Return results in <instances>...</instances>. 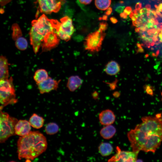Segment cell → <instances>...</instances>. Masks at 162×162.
I'll list each match as a JSON object with an SVG mask.
<instances>
[{
	"label": "cell",
	"instance_id": "ac0fdd59",
	"mask_svg": "<svg viewBox=\"0 0 162 162\" xmlns=\"http://www.w3.org/2000/svg\"><path fill=\"white\" fill-rule=\"evenodd\" d=\"M29 122L32 127L38 129L42 127L44 120L42 117L39 116L36 114L34 113L30 117Z\"/></svg>",
	"mask_w": 162,
	"mask_h": 162
},
{
	"label": "cell",
	"instance_id": "836d02e7",
	"mask_svg": "<svg viewBox=\"0 0 162 162\" xmlns=\"http://www.w3.org/2000/svg\"><path fill=\"white\" fill-rule=\"evenodd\" d=\"M160 36L161 39H162V33L161 34H160Z\"/></svg>",
	"mask_w": 162,
	"mask_h": 162
},
{
	"label": "cell",
	"instance_id": "ffe728a7",
	"mask_svg": "<svg viewBox=\"0 0 162 162\" xmlns=\"http://www.w3.org/2000/svg\"><path fill=\"white\" fill-rule=\"evenodd\" d=\"M49 77L48 73L45 70L40 69L36 71L33 78L36 83H38L46 80Z\"/></svg>",
	"mask_w": 162,
	"mask_h": 162
},
{
	"label": "cell",
	"instance_id": "603a6c76",
	"mask_svg": "<svg viewBox=\"0 0 162 162\" xmlns=\"http://www.w3.org/2000/svg\"><path fill=\"white\" fill-rule=\"evenodd\" d=\"M15 45L18 49L24 50L27 48L28 44L26 39L21 36L15 40Z\"/></svg>",
	"mask_w": 162,
	"mask_h": 162
},
{
	"label": "cell",
	"instance_id": "30bf717a",
	"mask_svg": "<svg viewBox=\"0 0 162 162\" xmlns=\"http://www.w3.org/2000/svg\"><path fill=\"white\" fill-rule=\"evenodd\" d=\"M60 38L56 31L50 33L44 40L41 46L42 52H47L55 48L59 44Z\"/></svg>",
	"mask_w": 162,
	"mask_h": 162
},
{
	"label": "cell",
	"instance_id": "4dcf8cb0",
	"mask_svg": "<svg viewBox=\"0 0 162 162\" xmlns=\"http://www.w3.org/2000/svg\"><path fill=\"white\" fill-rule=\"evenodd\" d=\"M120 16L121 17L124 19H126L127 17V16L124 13H121Z\"/></svg>",
	"mask_w": 162,
	"mask_h": 162
},
{
	"label": "cell",
	"instance_id": "d4e9b609",
	"mask_svg": "<svg viewBox=\"0 0 162 162\" xmlns=\"http://www.w3.org/2000/svg\"><path fill=\"white\" fill-rule=\"evenodd\" d=\"M120 4H117L115 7V10L118 13H121L124 10L125 6Z\"/></svg>",
	"mask_w": 162,
	"mask_h": 162
},
{
	"label": "cell",
	"instance_id": "52a82bcc",
	"mask_svg": "<svg viewBox=\"0 0 162 162\" xmlns=\"http://www.w3.org/2000/svg\"><path fill=\"white\" fill-rule=\"evenodd\" d=\"M105 35L104 31L99 29L89 34L85 39V49L92 52L99 51L101 49Z\"/></svg>",
	"mask_w": 162,
	"mask_h": 162
},
{
	"label": "cell",
	"instance_id": "3957f363",
	"mask_svg": "<svg viewBox=\"0 0 162 162\" xmlns=\"http://www.w3.org/2000/svg\"><path fill=\"white\" fill-rule=\"evenodd\" d=\"M55 31L51 19L44 14L32 21L29 34L30 44L35 54L38 52L45 38Z\"/></svg>",
	"mask_w": 162,
	"mask_h": 162
},
{
	"label": "cell",
	"instance_id": "5b68a950",
	"mask_svg": "<svg viewBox=\"0 0 162 162\" xmlns=\"http://www.w3.org/2000/svg\"><path fill=\"white\" fill-rule=\"evenodd\" d=\"M60 21L51 19L52 25L58 36L61 39L68 41L70 40L74 32L72 20L69 16H65L61 19Z\"/></svg>",
	"mask_w": 162,
	"mask_h": 162
},
{
	"label": "cell",
	"instance_id": "83f0119b",
	"mask_svg": "<svg viewBox=\"0 0 162 162\" xmlns=\"http://www.w3.org/2000/svg\"><path fill=\"white\" fill-rule=\"evenodd\" d=\"M132 11V9L130 7H126L124 11V13L126 15H129L131 11Z\"/></svg>",
	"mask_w": 162,
	"mask_h": 162
},
{
	"label": "cell",
	"instance_id": "484cf974",
	"mask_svg": "<svg viewBox=\"0 0 162 162\" xmlns=\"http://www.w3.org/2000/svg\"><path fill=\"white\" fill-rule=\"evenodd\" d=\"M107 24L106 22H102L100 23L98 29L103 31H105L107 28Z\"/></svg>",
	"mask_w": 162,
	"mask_h": 162
},
{
	"label": "cell",
	"instance_id": "1f68e13d",
	"mask_svg": "<svg viewBox=\"0 0 162 162\" xmlns=\"http://www.w3.org/2000/svg\"><path fill=\"white\" fill-rule=\"evenodd\" d=\"M157 10L159 11L162 12V3L159 5Z\"/></svg>",
	"mask_w": 162,
	"mask_h": 162
},
{
	"label": "cell",
	"instance_id": "d6a6232c",
	"mask_svg": "<svg viewBox=\"0 0 162 162\" xmlns=\"http://www.w3.org/2000/svg\"><path fill=\"white\" fill-rule=\"evenodd\" d=\"M107 16L106 15L104 16H103L102 19L103 20H106L107 19Z\"/></svg>",
	"mask_w": 162,
	"mask_h": 162
},
{
	"label": "cell",
	"instance_id": "5bb4252c",
	"mask_svg": "<svg viewBox=\"0 0 162 162\" xmlns=\"http://www.w3.org/2000/svg\"><path fill=\"white\" fill-rule=\"evenodd\" d=\"M9 63L6 58L2 55L0 57V80L8 79Z\"/></svg>",
	"mask_w": 162,
	"mask_h": 162
},
{
	"label": "cell",
	"instance_id": "44dd1931",
	"mask_svg": "<svg viewBox=\"0 0 162 162\" xmlns=\"http://www.w3.org/2000/svg\"><path fill=\"white\" fill-rule=\"evenodd\" d=\"M111 1V0H95V4L98 9L105 10L110 7Z\"/></svg>",
	"mask_w": 162,
	"mask_h": 162
},
{
	"label": "cell",
	"instance_id": "2e32d148",
	"mask_svg": "<svg viewBox=\"0 0 162 162\" xmlns=\"http://www.w3.org/2000/svg\"><path fill=\"white\" fill-rule=\"evenodd\" d=\"M104 70L107 74L111 76L115 75L120 71V67L117 62L111 61L106 64Z\"/></svg>",
	"mask_w": 162,
	"mask_h": 162
},
{
	"label": "cell",
	"instance_id": "e0dca14e",
	"mask_svg": "<svg viewBox=\"0 0 162 162\" xmlns=\"http://www.w3.org/2000/svg\"><path fill=\"white\" fill-rule=\"evenodd\" d=\"M116 132L115 128L111 125H106L102 128L100 131V134L104 139H109L112 137Z\"/></svg>",
	"mask_w": 162,
	"mask_h": 162
},
{
	"label": "cell",
	"instance_id": "f546056e",
	"mask_svg": "<svg viewBox=\"0 0 162 162\" xmlns=\"http://www.w3.org/2000/svg\"><path fill=\"white\" fill-rule=\"evenodd\" d=\"M111 21L113 23H116L118 22V20L116 19L113 17H111L110 18Z\"/></svg>",
	"mask_w": 162,
	"mask_h": 162
},
{
	"label": "cell",
	"instance_id": "4316f807",
	"mask_svg": "<svg viewBox=\"0 0 162 162\" xmlns=\"http://www.w3.org/2000/svg\"><path fill=\"white\" fill-rule=\"evenodd\" d=\"M80 4L84 5L89 4L92 0H77Z\"/></svg>",
	"mask_w": 162,
	"mask_h": 162
},
{
	"label": "cell",
	"instance_id": "6da1fadb",
	"mask_svg": "<svg viewBox=\"0 0 162 162\" xmlns=\"http://www.w3.org/2000/svg\"><path fill=\"white\" fill-rule=\"evenodd\" d=\"M142 122L130 131L127 136L133 151L154 153L162 141L161 114L145 116Z\"/></svg>",
	"mask_w": 162,
	"mask_h": 162
},
{
	"label": "cell",
	"instance_id": "277c9868",
	"mask_svg": "<svg viewBox=\"0 0 162 162\" xmlns=\"http://www.w3.org/2000/svg\"><path fill=\"white\" fill-rule=\"evenodd\" d=\"M0 102L1 110L8 105L15 104L17 101L16 98L15 91L13 84L12 77L9 79L0 80Z\"/></svg>",
	"mask_w": 162,
	"mask_h": 162
},
{
	"label": "cell",
	"instance_id": "9c48e42d",
	"mask_svg": "<svg viewBox=\"0 0 162 162\" xmlns=\"http://www.w3.org/2000/svg\"><path fill=\"white\" fill-rule=\"evenodd\" d=\"M116 154L109 161L136 162L139 152L122 151L118 147L116 148Z\"/></svg>",
	"mask_w": 162,
	"mask_h": 162
},
{
	"label": "cell",
	"instance_id": "7402d4cb",
	"mask_svg": "<svg viewBox=\"0 0 162 162\" xmlns=\"http://www.w3.org/2000/svg\"><path fill=\"white\" fill-rule=\"evenodd\" d=\"M45 129L47 134L53 135L58 132L59 130V127L56 123L51 122L46 125Z\"/></svg>",
	"mask_w": 162,
	"mask_h": 162
},
{
	"label": "cell",
	"instance_id": "f1b7e54d",
	"mask_svg": "<svg viewBox=\"0 0 162 162\" xmlns=\"http://www.w3.org/2000/svg\"><path fill=\"white\" fill-rule=\"evenodd\" d=\"M112 9L111 8L109 7L106 9V14L107 16L110 15L112 12Z\"/></svg>",
	"mask_w": 162,
	"mask_h": 162
},
{
	"label": "cell",
	"instance_id": "8992f818",
	"mask_svg": "<svg viewBox=\"0 0 162 162\" xmlns=\"http://www.w3.org/2000/svg\"><path fill=\"white\" fill-rule=\"evenodd\" d=\"M18 120L7 112L0 111V142H4L10 137L16 135L15 127Z\"/></svg>",
	"mask_w": 162,
	"mask_h": 162
},
{
	"label": "cell",
	"instance_id": "ba28073f",
	"mask_svg": "<svg viewBox=\"0 0 162 162\" xmlns=\"http://www.w3.org/2000/svg\"><path fill=\"white\" fill-rule=\"evenodd\" d=\"M37 0L40 12L44 14L57 13L66 1L65 0Z\"/></svg>",
	"mask_w": 162,
	"mask_h": 162
},
{
	"label": "cell",
	"instance_id": "cb8c5ba5",
	"mask_svg": "<svg viewBox=\"0 0 162 162\" xmlns=\"http://www.w3.org/2000/svg\"><path fill=\"white\" fill-rule=\"evenodd\" d=\"M11 29L12 38L14 41L18 38L22 36V31L17 24H13L12 26Z\"/></svg>",
	"mask_w": 162,
	"mask_h": 162
},
{
	"label": "cell",
	"instance_id": "4fadbf2b",
	"mask_svg": "<svg viewBox=\"0 0 162 162\" xmlns=\"http://www.w3.org/2000/svg\"><path fill=\"white\" fill-rule=\"evenodd\" d=\"M99 118L100 124L106 126L113 124L115 121L116 116L112 111L107 109L103 110L100 112Z\"/></svg>",
	"mask_w": 162,
	"mask_h": 162
},
{
	"label": "cell",
	"instance_id": "7c38bea8",
	"mask_svg": "<svg viewBox=\"0 0 162 162\" xmlns=\"http://www.w3.org/2000/svg\"><path fill=\"white\" fill-rule=\"evenodd\" d=\"M31 124L27 120H20L16 124L15 127V134L21 136L28 134L31 131Z\"/></svg>",
	"mask_w": 162,
	"mask_h": 162
},
{
	"label": "cell",
	"instance_id": "9a60e30c",
	"mask_svg": "<svg viewBox=\"0 0 162 162\" xmlns=\"http://www.w3.org/2000/svg\"><path fill=\"white\" fill-rule=\"evenodd\" d=\"M82 79L78 76H72L69 77L67 86L71 92H74L78 89L82 83Z\"/></svg>",
	"mask_w": 162,
	"mask_h": 162
},
{
	"label": "cell",
	"instance_id": "d6986e66",
	"mask_svg": "<svg viewBox=\"0 0 162 162\" xmlns=\"http://www.w3.org/2000/svg\"><path fill=\"white\" fill-rule=\"evenodd\" d=\"M99 152L103 156H107L111 154L113 151V148L109 143L102 142L98 147Z\"/></svg>",
	"mask_w": 162,
	"mask_h": 162
},
{
	"label": "cell",
	"instance_id": "7a4b0ae2",
	"mask_svg": "<svg viewBox=\"0 0 162 162\" xmlns=\"http://www.w3.org/2000/svg\"><path fill=\"white\" fill-rule=\"evenodd\" d=\"M47 146L46 138L42 134L38 131H30L18 140V158L33 160L44 152Z\"/></svg>",
	"mask_w": 162,
	"mask_h": 162
},
{
	"label": "cell",
	"instance_id": "8fae6325",
	"mask_svg": "<svg viewBox=\"0 0 162 162\" xmlns=\"http://www.w3.org/2000/svg\"><path fill=\"white\" fill-rule=\"evenodd\" d=\"M60 80L57 81L49 77L46 80L37 83L40 93L41 94L49 93L52 90H57Z\"/></svg>",
	"mask_w": 162,
	"mask_h": 162
}]
</instances>
